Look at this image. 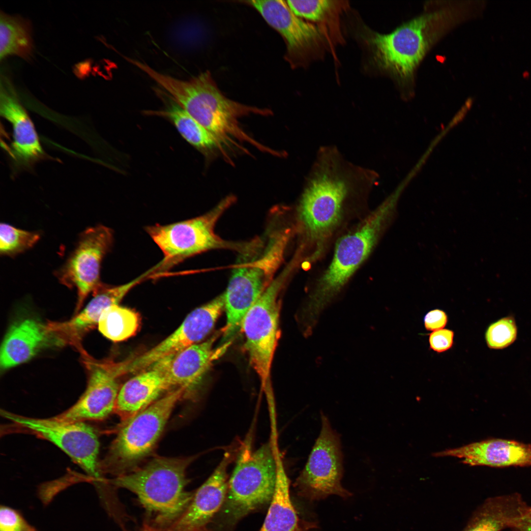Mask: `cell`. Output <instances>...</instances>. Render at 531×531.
Returning a JSON list of instances; mask_svg holds the SVG:
<instances>
[{"instance_id": "cell-1", "label": "cell", "mask_w": 531, "mask_h": 531, "mask_svg": "<svg viewBox=\"0 0 531 531\" xmlns=\"http://www.w3.org/2000/svg\"><path fill=\"white\" fill-rule=\"evenodd\" d=\"M379 178L373 169L347 160L334 146L320 148L297 206L300 225L313 251L320 256L346 210L367 198Z\"/></svg>"}, {"instance_id": "cell-2", "label": "cell", "mask_w": 531, "mask_h": 531, "mask_svg": "<svg viewBox=\"0 0 531 531\" xmlns=\"http://www.w3.org/2000/svg\"><path fill=\"white\" fill-rule=\"evenodd\" d=\"M150 78L182 108L206 128L226 149L236 148L249 153L241 144H248L259 150L279 157L280 151L259 142L246 133L238 119L251 114L268 116L270 110L246 105L226 97L210 73L206 71L188 80L151 72Z\"/></svg>"}, {"instance_id": "cell-3", "label": "cell", "mask_w": 531, "mask_h": 531, "mask_svg": "<svg viewBox=\"0 0 531 531\" xmlns=\"http://www.w3.org/2000/svg\"><path fill=\"white\" fill-rule=\"evenodd\" d=\"M464 4H449L424 12L392 32H372L367 41L375 63L405 88L432 46L465 16Z\"/></svg>"}, {"instance_id": "cell-4", "label": "cell", "mask_w": 531, "mask_h": 531, "mask_svg": "<svg viewBox=\"0 0 531 531\" xmlns=\"http://www.w3.org/2000/svg\"><path fill=\"white\" fill-rule=\"evenodd\" d=\"M387 208L386 204L382 205L338 240L331 262L301 311L306 320L317 322L323 311L369 257L378 238Z\"/></svg>"}, {"instance_id": "cell-5", "label": "cell", "mask_w": 531, "mask_h": 531, "mask_svg": "<svg viewBox=\"0 0 531 531\" xmlns=\"http://www.w3.org/2000/svg\"><path fill=\"white\" fill-rule=\"evenodd\" d=\"M193 459L155 457L141 468L117 476L111 483L134 493L143 506L160 520H172L181 515L193 498L185 487L186 471Z\"/></svg>"}, {"instance_id": "cell-6", "label": "cell", "mask_w": 531, "mask_h": 531, "mask_svg": "<svg viewBox=\"0 0 531 531\" xmlns=\"http://www.w3.org/2000/svg\"><path fill=\"white\" fill-rule=\"evenodd\" d=\"M273 440L254 450L248 438L242 444L228 481L224 512L236 520L270 503L277 473L276 451Z\"/></svg>"}, {"instance_id": "cell-7", "label": "cell", "mask_w": 531, "mask_h": 531, "mask_svg": "<svg viewBox=\"0 0 531 531\" xmlns=\"http://www.w3.org/2000/svg\"><path fill=\"white\" fill-rule=\"evenodd\" d=\"M235 200V196L230 195L201 216L168 225L147 227L146 232L164 255L162 260L155 266L156 273H161L188 258L211 249L231 248L244 252L252 250L253 244L229 242L214 232L217 221Z\"/></svg>"}, {"instance_id": "cell-8", "label": "cell", "mask_w": 531, "mask_h": 531, "mask_svg": "<svg viewBox=\"0 0 531 531\" xmlns=\"http://www.w3.org/2000/svg\"><path fill=\"white\" fill-rule=\"evenodd\" d=\"M186 394L185 388L176 387L123 422L107 454L99 462L101 472L120 475L148 455L176 405Z\"/></svg>"}, {"instance_id": "cell-9", "label": "cell", "mask_w": 531, "mask_h": 531, "mask_svg": "<svg viewBox=\"0 0 531 531\" xmlns=\"http://www.w3.org/2000/svg\"><path fill=\"white\" fill-rule=\"evenodd\" d=\"M289 236V230L279 234L271 240L262 257L234 270L224 294L226 323L222 328V342H230L240 330L244 317L274 280Z\"/></svg>"}, {"instance_id": "cell-10", "label": "cell", "mask_w": 531, "mask_h": 531, "mask_svg": "<svg viewBox=\"0 0 531 531\" xmlns=\"http://www.w3.org/2000/svg\"><path fill=\"white\" fill-rule=\"evenodd\" d=\"M290 271L287 268L272 281L247 312L241 324L250 363L267 395L271 394V365L280 335L279 296Z\"/></svg>"}, {"instance_id": "cell-11", "label": "cell", "mask_w": 531, "mask_h": 531, "mask_svg": "<svg viewBox=\"0 0 531 531\" xmlns=\"http://www.w3.org/2000/svg\"><path fill=\"white\" fill-rule=\"evenodd\" d=\"M2 416L17 426L44 439L60 448L94 481L102 479L98 457L99 442L94 428L86 422L34 418L1 411Z\"/></svg>"}, {"instance_id": "cell-12", "label": "cell", "mask_w": 531, "mask_h": 531, "mask_svg": "<svg viewBox=\"0 0 531 531\" xmlns=\"http://www.w3.org/2000/svg\"><path fill=\"white\" fill-rule=\"evenodd\" d=\"M321 418L320 433L295 485L298 494L310 501L332 495L348 498L352 494L341 482L343 466L340 436L323 412Z\"/></svg>"}, {"instance_id": "cell-13", "label": "cell", "mask_w": 531, "mask_h": 531, "mask_svg": "<svg viewBox=\"0 0 531 531\" xmlns=\"http://www.w3.org/2000/svg\"><path fill=\"white\" fill-rule=\"evenodd\" d=\"M112 230L102 225L87 228L82 232L75 247L62 266L56 271L59 282L77 292L78 310L90 293L103 286L100 268L104 257L113 243Z\"/></svg>"}, {"instance_id": "cell-14", "label": "cell", "mask_w": 531, "mask_h": 531, "mask_svg": "<svg viewBox=\"0 0 531 531\" xmlns=\"http://www.w3.org/2000/svg\"><path fill=\"white\" fill-rule=\"evenodd\" d=\"M224 309V294L196 308L176 330L156 345L132 358L115 363L118 375L141 372L164 358L174 356L203 341L212 330Z\"/></svg>"}, {"instance_id": "cell-15", "label": "cell", "mask_w": 531, "mask_h": 531, "mask_svg": "<svg viewBox=\"0 0 531 531\" xmlns=\"http://www.w3.org/2000/svg\"><path fill=\"white\" fill-rule=\"evenodd\" d=\"M87 388L78 401L55 417L59 420L86 422L102 420L114 411L119 391L111 362L87 360Z\"/></svg>"}, {"instance_id": "cell-16", "label": "cell", "mask_w": 531, "mask_h": 531, "mask_svg": "<svg viewBox=\"0 0 531 531\" xmlns=\"http://www.w3.org/2000/svg\"><path fill=\"white\" fill-rule=\"evenodd\" d=\"M247 2L283 37L287 45L286 59L291 63H298L322 40L320 30L296 16L286 1L256 0Z\"/></svg>"}, {"instance_id": "cell-17", "label": "cell", "mask_w": 531, "mask_h": 531, "mask_svg": "<svg viewBox=\"0 0 531 531\" xmlns=\"http://www.w3.org/2000/svg\"><path fill=\"white\" fill-rule=\"evenodd\" d=\"M234 452L226 451L208 479L197 490L187 507L168 531H203L225 502L227 491V470Z\"/></svg>"}, {"instance_id": "cell-18", "label": "cell", "mask_w": 531, "mask_h": 531, "mask_svg": "<svg viewBox=\"0 0 531 531\" xmlns=\"http://www.w3.org/2000/svg\"><path fill=\"white\" fill-rule=\"evenodd\" d=\"M64 342L48 324L30 318L17 321L8 328L1 344L0 369L4 371L25 363L41 350Z\"/></svg>"}, {"instance_id": "cell-19", "label": "cell", "mask_w": 531, "mask_h": 531, "mask_svg": "<svg viewBox=\"0 0 531 531\" xmlns=\"http://www.w3.org/2000/svg\"><path fill=\"white\" fill-rule=\"evenodd\" d=\"M435 457L450 456L471 466L493 467L531 466V445L515 441L495 439L473 442L435 453Z\"/></svg>"}, {"instance_id": "cell-20", "label": "cell", "mask_w": 531, "mask_h": 531, "mask_svg": "<svg viewBox=\"0 0 531 531\" xmlns=\"http://www.w3.org/2000/svg\"><path fill=\"white\" fill-rule=\"evenodd\" d=\"M220 334H222V331L171 356L165 371L171 388L182 387L186 393L197 389L212 362L227 349L226 346L213 349Z\"/></svg>"}, {"instance_id": "cell-21", "label": "cell", "mask_w": 531, "mask_h": 531, "mask_svg": "<svg viewBox=\"0 0 531 531\" xmlns=\"http://www.w3.org/2000/svg\"><path fill=\"white\" fill-rule=\"evenodd\" d=\"M126 381L119 388L114 411L123 422L156 400L171 387L165 371L155 364Z\"/></svg>"}, {"instance_id": "cell-22", "label": "cell", "mask_w": 531, "mask_h": 531, "mask_svg": "<svg viewBox=\"0 0 531 531\" xmlns=\"http://www.w3.org/2000/svg\"><path fill=\"white\" fill-rule=\"evenodd\" d=\"M0 114L12 126L13 148L16 157L30 163L43 155V151L32 121L5 79L1 82Z\"/></svg>"}, {"instance_id": "cell-23", "label": "cell", "mask_w": 531, "mask_h": 531, "mask_svg": "<svg viewBox=\"0 0 531 531\" xmlns=\"http://www.w3.org/2000/svg\"><path fill=\"white\" fill-rule=\"evenodd\" d=\"M148 277L147 272L128 283L113 287L103 286L94 295L87 306L74 318L63 323L49 324L50 328L65 342H74L79 336L98 324L103 312L114 304H118L134 287Z\"/></svg>"}, {"instance_id": "cell-24", "label": "cell", "mask_w": 531, "mask_h": 531, "mask_svg": "<svg viewBox=\"0 0 531 531\" xmlns=\"http://www.w3.org/2000/svg\"><path fill=\"white\" fill-rule=\"evenodd\" d=\"M155 91L162 101L164 107L159 110L145 111L146 115L160 117L169 120L186 142L205 155L219 151L229 163L232 162L227 152L206 128L164 90L157 88Z\"/></svg>"}, {"instance_id": "cell-25", "label": "cell", "mask_w": 531, "mask_h": 531, "mask_svg": "<svg viewBox=\"0 0 531 531\" xmlns=\"http://www.w3.org/2000/svg\"><path fill=\"white\" fill-rule=\"evenodd\" d=\"M276 455L275 492L260 531H309L315 529V523L303 520L298 516L290 498L289 479L279 452Z\"/></svg>"}, {"instance_id": "cell-26", "label": "cell", "mask_w": 531, "mask_h": 531, "mask_svg": "<svg viewBox=\"0 0 531 531\" xmlns=\"http://www.w3.org/2000/svg\"><path fill=\"white\" fill-rule=\"evenodd\" d=\"M515 496L492 498L473 512L462 531H500L509 527L521 503Z\"/></svg>"}, {"instance_id": "cell-27", "label": "cell", "mask_w": 531, "mask_h": 531, "mask_svg": "<svg viewBox=\"0 0 531 531\" xmlns=\"http://www.w3.org/2000/svg\"><path fill=\"white\" fill-rule=\"evenodd\" d=\"M33 43L30 24L19 16L0 14V59L17 56L28 59L31 56Z\"/></svg>"}, {"instance_id": "cell-28", "label": "cell", "mask_w": 531, "mask_h": 531, "mask_svg": "<svg viewBox=\"0 0 531 531\" xmlns=\"http://www.w3.org/2000/svg\"><path fill=\"white\" fill-rule=\"evenodd\" d=\"M140 324L138 314L129 308L114 304L102 313L98 323L99 331L107 338L120 342L133 336Z\"/></svg>"}, {"instance_id": "cell-29", "label": "cell", "mask_w": 531, "mask_h": 531, "mask_svg": "<svg viewBox=\"0 0 531 531\" xmlns=\"http://www.w3.org/2000/svg\"><path fill=\"white\" fill-rule=\"evenodd\" d=\"M40 233L17 228L9 224L0 225V253L14 257L32 248L39 240Z\"/></svg>"}, {"instance_id": "cell-30", "label": "cell", "mask_w": 531, "mask_h": 531, "mask_svg": "<svg viewBox=\"0 0 531 531\" xmlns=\"http://www.w3.org/2000/svg\"><path fill=\"white\" fill-rule=\"evenodd\" d=\"M517 334L515 320L512 316H508L492 324L487 329L485 338L490 348L502 349L514 342Z\"/></svg>"}, {"instance_id": "cell-31", "label": "cell", "mask_w": 531, "mask_h": 531, "mask_svg": "<svg viewBox=\"0 0 531 531\" xmlns=\"http://www.w3.org/2000/svg\"><path fill=\"white\" fill-rule=\"evenodd\" d=\"M286 1L296 16L314 22L323 21L334 6V1L327 0H289Z\"/></svg>"}, {"instance_id": "cell-32", "label": "cell", "mask_w": 531, "mask_h": 531, "mask_svg": "<svg viewBox=\"0 0 531 531\" xmlns=\"http://www.w3.org/2000/svg\"><path fill=\"white\" fill-rule=\"evenodd\" d=\"M0 531H37L23 517L20 512L10 507L1 505Z\"/></svg>"}, {"instance_id": "cell-33", "label": "cell", "mask_w": 531, "mask_h": 531, "mask_svg": "<svg viewBox=\"0 0 531 531\" xmlns=\"http://www.w3.org/2000/svg\"><path fill=\"white\" fill-rule=\"evenodd\" d=\"M453 337V332L449 329L443 328L434 331L429 336L430 347L439 353L445 351L451 347Z\"/></svg>"}, {"instance_id": "cell-34", "label": "cell", "mask_w": 531, "mask_h": 531, "mask_svg": "<svg viewBox=\"0 0 531 531\" xmlns=\"http://www.w3.org/2000/svg\"><path fill=\"white\" fill-rule=\"evenodd\" d=\"M509 527L515 531H531V507L521 502L511 519Z\"/></svg>"}, {"instance_id": "cell-35", "label": "cell", "mask_w": 531, "mask_h": 531, "mask_svg": "<svg viewBox=\"0 0 531 531\" xmlns=\"http://www.w3.org/2000/svg\"><path fill=\"white\" fill-rule=\"evenodd\" d=\"M424 321L425 328L434 331L443 329L447 323V317L442 310L435 309L426 314Z\"/></svg>"}, {"instance_id": "cell-36", "label": "cell", "mask_w": 531, "mask_h": 531, "mask_svg": "<svg viewBox=\"0 0 531 531\" xmlns=\"http://www.w3.org/2000/svg\"><path fill=\"white\" fill-rule=\"evenodd\" d=\"M140 531H160L158 529H155L150 526L145 525L144 527Z\"/></svg>"}]
</instances>
